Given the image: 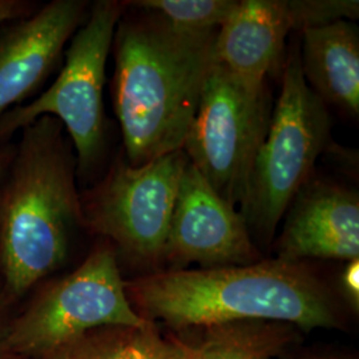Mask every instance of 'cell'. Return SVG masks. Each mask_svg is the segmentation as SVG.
<instances>
[{"label":"cell","mask_w":359,"mask_h":359,"mask_svg":"<svg viewBox=\"0 0 359 359\" xmlns=\"http://www.w3.org/2000/svg\"><path fill=\"white\" fill-rule=\"evenodd\" d=\"M126 287L142 318L176 330L243 321L278 322L305 330L342 326L329 287L306 265L280 258L152 273Z\"/></svg>","instance_id":"obj_1"},{"label":"cell","mask_w":359,"mask_h":359,"mask_svg":"<svg viewBox=\"0 0 359 359\" xmlns=\"http://www.w3.org/2000/svg\"><path fill=\"white\" fill-rule=\"evenodd\" d=\"M217 32L180 31L164 18L118 27L114 105L129 165L182 149L216 62Z\"/></svg>","instance_id":"obj_2"},{"label":"cell","mask_w":359,"mask_h":359,"mask_svg":"<svg viewBox=\"0 0 359 359\" xmlns=\"http://www.w3.org/2000/svg\"><path fill=\"white\" fill-rule=\"evenodd\" d=\"M74 157L56 118L25 128L0 198V264L13 294L62 266L71 229L81 218Z\"/></svg>","instance_id":"obj_3"},{"label":"cell","mask_w":359,"mask_h":359,"mask_svg":"<svg viewBox=\"0 0 359 359\" xmlns=\"http://www.w3.org/2000/svg\"><path fill=\"white\" fill-rule=\"evenodd\" d=\"M330 129L326 107L306 83L301 59L292 57L240 205L248 231L262 243L271 241L286 210L310 179L329 142Z\"/></svg>","instance_id":"obj_4"},{"label":"cell","mask_w":359,"mask_h":359,"mask_svg":"<svg viewBox=\"0 0 359 359\" xmlns=\"http://www.w3.org/2000/svg\"><path fill=\"white\" fill-rule=\"evenodd\" d=\"M270 117L265 86L245 83L215 62L182 151L213 191L234 208L244 200Z\"/></svg>","instance_id":"obj_5"},{"label":"cell","mask_w":359,"mask_h":359,"mask_svg":"<svg viewBox=\"0 0 359 359\" xmlns=\"http://www.w3.org/2000/svg\"><path fill=\"white\" fill-rule=\"evenodd\" d=\"M115 253L97 249L74 273L51 286L15 323L13 351L29 357L63 353L100 327L140 330L149 326L133 308Z\"/></svg>","instance_id":"obj_6"},{"label":"cell","mask_w":359,"mask_h":359,"mask_svg":"<svg viewBox=\"0 0 359 359\" xmlns=\"http://www.w3.org/2000/svg\"><path fill=\"white\" fill-rule=\"evenodd\" d=\"M123 6L97 1L88 20L65 52V65L51 87L32 103L15 107L0 117V137L25 129L43 116L63 123L76 148L77 163L88 170L102 152L105 65Z\"/></svg>","instance_id":"obj_7"},{"label":"cell","mask_w":359,"mask_h":359,"mask_svg":"<svg viewBox=\"0 0 359 359\" xmlns=\"http://www.w3.org/2000/svg\"><path fill=\"white\" fill-rule=\"evenodd\" d=\"M188 163L181 149L140 167L117 164L90 198V226L139 262L164 259L180 180Z\"/></svg>","instance_id":"obj_8"},{"label":"cell","mask_w":359,"mask_h":359,"mask_svg":"<svg viewBox=\"0 0 359 359\" xmlns=\"http://www.w3.org/2000/svg\"><path fill=\"white\" fill-rule=\"evenodd\" d=\"M353 0H243L218 28L215 60L245 83L264 86L292 29L358 16Z\"/></svg>","instance_id":"obj_9"},{"label":"cell","mask_w":359,"mask_h":359,"mask_svg":"<svg viewBox=\"0 0 359 359\" xmlns=\"http://www.w3.org/2000/svg\"><path fill=\"white\" fill-rule=\"evenodd\" d=\"M164 259L177 266L200 264L203 269L245 266L259 259L241 213L191 163L180 180Z\"/></svg>","instance_id":"obj_10"},{"label":"cell","mask_w":359,"mask_h":359,"mask_svg":"<svg viewBox=\"0 0 359 359\" xmlns=\"http://www.w3.org/2000/svg\"><path fill=\"white\" fill-rule=\"evenodd\" d=\"M86 3L55 0L0 32V117L50 76L65 43L84 20Z\"/></svg>","instance_id":"obj_11"},{"label":"cell","mask_w":359,"mask_h":359,"mask_svg":"<svg viewBox=\"0 0 359 359\" xmlns=\"http://www.w3.org/2000/svg\"><path fill=\"white\" fill-rule=\"evenodd\" d=\"M287 209L278 258L351 261L359 257L358 194L322 181L308 182Z\"/></svg>","instance_id":"obj_12"},{"label":"cell","mask_w":359,"mask_h":359,"mask_svg":"<svg viewBox=\"0 0 359 359\" xmlns=\"http://www.w3.org/2000/svg\"><path fill=\"white\" fill-rule=\"evenodd\" d=\"M301 68L306 83L322 102L351 115L359 112L358 29L337 20L302 31ZM310 87V88H311Z\"/></svg>","instance_id":"obj_13"},{"label":"cell","mask_w":359,"mask_h":359,"mask_svg":"<svg viewBox=\"0 0 359 359\" xmlns=\"http://www.w3.org/2000/svg\"><path fill=\"white\" fill-rule=\"evenodd\" d=\"M297 339L293 326L268 321L231 322L204 327L196 359H278Z\"/></svg>","instance_id":"obj_14"},{"label":"cell","mask_w":359,"mask_h":359,"mask_svg":"<svg viewBox=\"0 0 359 359\" xmlns=\"http://www.w3.org/2000/svg\"><path fill=\"white\" fill-rule=\"evenodd\" d=\"M130 4L160 13L173 28L187 32L216 31L237 8L236 0H140Z\"/></svg>","instance_id":"obj_15"},{"label":"cell","mask_w":359,"mask_h":359,"mask_svg":"<svg viewBox=\"0 0 359 359\" xmlns=\"http://www.w3.org/2000/svg\"><path fill=\"white\" fill-rule=\"evenodd\" d=\"M127 359H196V351L192 345L163 337L151 323L129 332Z\"/></svg>","instance_id":"obj_16"},{"label":"cell","mask_w":359,"mask_h":359,"mask_svg":"<svg viewBox=\"0 0 359 359\" xmlns=\"http://www.w3.org/2000/svg\"><path fill=\"white\" fill-rule=\"evenodd\" d=\"M129 332L117 329L107 335L84 337L63 351V359H127Z\"/></svg>","instance_id":"obj_17"},{"label":"cell","mask_w":359,"mask_h":359,"mask_svg":"<svg viewBox=\"0 0 359 359\" xmlns=\"http://www.w3.org/2000/svg\"><path fill=\"white\" fill-rule=\"evenodd\" d=\"M342 292L350 302L351 308H359V258L347 262L346 268L341 276Z\"/></svg>","instance_id":"obj_18"},{"label":"cell","mask_w":359,"mask_h":359,"mask_svg":"<svg viewBox=\"0 0 359 359\" xmlns=\"http://www.w3.org/2000/svg\"><path fill=\"white\" fill-rule=\"evenodd\" d=\"M22 11V6L18 1L0 0V25L15 19Z\"/></svg>","instance_id":"obj_19"},{"label":"cell","mask_w":359,"mask_h":359,"mask_svg":"<svg viewBox=\"0 0 359 359\" xmlns=\"http://www.w3.org/2000/svg\"><path fill=\"white\" fill-rule=\"evenodd\" d=\"M6 161H4V156L3 154H0V180L3 177V175H4V169H6Z\"/></svg>","instance_id":"obj_20"},{"label":"cell","mask_w":359,"mask_h":359,"mask_svg":"<svg viewBox=\"0 0 359 359\" xmlns=\"http://www.w3.org/2000/svg\"><path fill=\"white\" fill-rule=\"evenodd\" d=\"M297 359H346L338 358V357H322V355H310V357H302V358Z\"/></svg>","instance_id":"obj_21"}]
</instances>
